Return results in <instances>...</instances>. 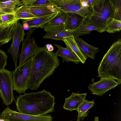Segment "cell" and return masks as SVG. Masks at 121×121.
I'll return each mask as SVG.
<instances>
[{"label": "cell", "mask_w": 121, "mask_h": 121, "mask_svg": "<svg viewBox=\"0 0 121 121\" xmlns=\"http://www.w3.org/2000/svg\"><path fill=\"white\" fill-rule=\"evenodd\" d=\"M14 14L15 19L18 20L29 19L39 17L29 13L18 11L16 10L15 11Z\"/></svg>", "instance_id": "d4e9b609"}, {"label": "cell", "mask_w": 121, "mask_h": 121, "mask_svg": "<svg viewBox=\"0 0 121 121\" xmlns=\"http://www.w3.org/2000/svg\"><path fill=\"white\" fill-rule=\"evenodd\" d=\"M80 3L81 5L84 7L86 8H92L89 5L87 0H80Z\"/></svg>", "instance_id": "f546056e"}, {"label": "cell", "mask_w": 121, "mask_h": 121, "mask_svg": "<svg viewBox=\"0 0 121 121\" xmlns=\"http://www.w3.org/2000/svg\"><path fill=\"white\" fill-rule=\"evenodd\" d=\"M55 97L43 89L36 92L25 93L17 97L15 101L17 109L20 113L42 116L54 112Z\"/></svg>", "instance_id": "6da1fadb"}, {"label": "cell", "mask_w": 121, "mask_h": 121, "mask_svg": "<svg viewBox=\"0 0 121 121\" xmlns=\"http://www.w3.org/2000/svg\"><path fill=\"white\" fill-rule=\"evenodd\" d=\"M19 20H16L9 24H4L0 20V46L7 43L12 39L14 30Z\"/></svg>", "instance_id": "5bb4252c"}, {"label": "cell", "mask_w": 121, "mask_h": 121, "mask_svg": "<svg viewBox=\"0 0 121 121\" xmlns=\"http://www.w3.org/2000/svg\"><path fill=\"white\" fill-rule=\"evenodd\" d=\"M32 57V69L28 87L30 90H36L46 78L52 74L60 62L55 53L49 51L45 46L40 48Z\"/></svg>", "instance_id": "7a4b0ae2"}, {"label": "cell", "mask_w": 121, "mask_h": 121, "mask_svg": "<svg viewBox=\"0 0 121 121\" xmlns=\"http://www.w3.org/2000/svg\"><path fill=\"white\" fill-rule=\"evenodd\" d=\"M75 41L80 51L87 58L94 59L96 53L99 51V48L95 47L86 43L79 36L74 37Z\"/></svg>", "instance_id": "9a60e30c"}, {"label": "cell", "mask_w": 121, "mask_h": 121, "mask_svg": "<svg viewBox=\"0 0 121 121\" xmlns=\"http://www.w3.org/2000/svg\"><path fill=\"white\" fill-rule=\"evenodd\" d=\"M5 121H10L9 120H4Z\"/></svg>", "instance_id": "d590c367"}, {"label": "cell", "mask_w": 121, "mask_h": 121, "mask_svg": "<svg viewBox=\"0 0 121 121\" xmlns=\"http://www.w3.org/2000/svg\"><path fill=\"white\" fill-rule=\"evenodd\" d=\"M7 58L6 52L0 49V70L4 69L7 65Z\"/></svg>", "instance_id": "f1b7e54d"}, {"label": "cell", "mask_w": 121, "mask_h": 121, "mask_svg": "<svg viewBox=\"0 0 121 121\" xmlns=\"http://www.w3.org/2000/svg\"><path fill=\"white\" fill-rule=\"evenodd\" d=\"M92 9L91 16L86 20L91 25L99 28L98 32L105 31L115 19V11L113 0H98Z\"/></svg>", "instance_id": "277c9868"}, {"label": "cell", "mask_w": 121, "mask_h": 121, "mask_svg": "<svg viewBox=\"0 0 121 121\" xmlns=\"http://www.w3.org/2000/svg\"><path fill=\"white\" fill-rule=\"evenodd\" d=\"M0 121H5V120L3 119L0 118Z\"/></svg>", "instance_id": "836d02e7"}, {"label": "cell", "mask_w": 121, "mask_h": 121, "mask_svg": "<svg viewBox=\"0 0 121 121\" xmlns=\"http://www.w3.org/2000/svg\"><path fill=\"white\" fill-rule=\"evenodd\" d=\"M48 50L50 52H52L54 50V48L52 45L50 44H47L45 46Z\"/></svg>", "instance_id": "1f68e13d"}, {"label": "cell", "mask_w": 121, "mask_h": 121, "mask_svg": "<svg viewBox=\"0 0 121 121\" xmlns=\"http://www.w3.org/2000/svg\"><path fill=\"white\" fill-rule=\"evenodd\" d=\"M119 85L113 78L104 77L97 82L90 84L88 86L93 94L102 96L108 91L113 89Z\"/></svg>", "instance_id": "8fae6325"}, {"label": "cell", "mask_w": 121, "mask_h": 121, "mask_svg": "<svg viewBox=\"0 0 121 121\" xmlns=\"http://www.w3.org/2000/svg\"><path fill=\"white\" fill-rule=\"evenodd\" d=\"M121 30V21L114 19L108 26L106 30L109 33L120 31Z\"/></svg>", "instance_id": "cb8c5ba5"}, {"label": "cell", "mask_w": 121, "mask_h": 121, "mask_svg": "<svg viewBox=\"0 0 121 121\" xmlns=\"http://www.w3.org/2000/svg\"><path fill=\"white\" fill-rule=\"evenodd\" d=\"M4 0H0V2H2L4 1Z\"/></svg>", "instance_id": "e575fe53"}, {"label": "cell", "mask_w": 121, "mask_h": 121, "mask_svg": "<svg viewBox=\"0 0 121 121\" xmlns=\"http://www.w3.org/2000/svg\"><path fill=\"white\" fill-rule=\"evenodd\" d=\"M32 57L13 71L14 90L20 94L25 93L29 89L28 84L32 72Z\"/></svg>", "instance_id": "5b68a950"}, {"label": "cell", "mask_w": 121, "mask_h": 121, "mask_svg": "<svg viewBox=\"0 0 121 121\" xmlns=\"http://www.w3.org/2000/svg\"><path fill=\"white\" fill-rule=\"evenodd\" d=\"M67 18L64 26L66 30L74 31L83 23L85 18L82 16L70 12H65Z\"/></svg>", "instance_id": "2e32d148"}, {"label": "cell", "mask_w": 121, "mask_h": 121, "mask_svg": "<svg viewBox=\"0 0 121 121\" xmlns=\"http://www.w3.org/2000/svg\"><path fill=\"white\" fill-rule=\"evenodd\" d=\"M98 75L101 78L110 77L121 83V39L113 43L104 56L98 68Z\"/></svg>", "instance_id": "3957f363"}, {"label": "cell", "mask_w": 121, "mask_h": 121, "mask_svg": "<svg viewBox=\"0 0 121 121\" xmlns=\"http://www.w3.org/2000/svg\"><path fill=\"white\" fill-rule=\"evenodd\" d=\"M99 28L92 25L85 19L82 24L75 30L78 31H90L95 30L97 31Z\"/></svg>", "instance_id": "4316f807"}, {"label": "cell", "mask_w": 121, "mask_h": 121, "mask_svg": "<svg viewBox=\"0 0 121 121\" xmlns=\"http://www.w3.org/2000/svg\"><path fill=\"white\" fill-rule=\"evenodd\" d=\"M1 14V13L0 12V14Z\"/></svg>", "instance_id": "74e56055"}, {"label": "cell", "mask_w": 121, "mask_h": 121, "mask_svg": "<svg viewBox=\"0 0 121 121\" xmlns=\"http://www.w3.org/2000/svg\"><path fill=\"white\" fill-rule=\"evenodd\" d=\"M115 11V19L121 21V0H113Z\"/></svg>", "instance_id": "83f0119b"}, {"label": "cell", "mask_w": 121, "mask_h": 121, "mask_svg": "<svg viewBox=\"0 0 121 121\" xmlns=\"http://www.w3.org/2000/svg\"><path fill=\"white\" fill-rule=\"evenodd\" d=\"M25 35L24 26L18 21L13 31L12 43L10 47L7 50V52L12 57L15 68L18 67L17 62L18 58L19 57V46L21 42L24 39Z\"/></svg>", "instance_id": "30bf717a"}, {"label": "cell", "mask_w": 121, "mask_h": 121, "mask_svg": "<svg viewBox=\"0 0 121 121\" xmlns=\"http://www.w3.org/2000/svg\"><path fill=\"white\" fill-rule=\"evenodd\" d=\"M13 71L4 69L0 70V92L3 104L8 106L16 101L13 94Z\"/></svg>", "instance_id": "8992f818"}, {"label": "cell", "mask_w": 121, "mask_h": 121, "mask_svg": "<svg viewBox=\"0 0 121 121\" xmlns=\"http://www.w3.org/2000/svg\"><path fill=\"white\" fill-rule=\"evenodd\" d=\"M52 5L65 12L75 13L89 18L92 13V8H86L81 5L80 0H50Z\"/></svg>", "instance_id": "52a82bcc"}, {"label": "cell", "mask_w": 121, "mask_h": 121, "mask_svg": "<svg viewBox=\"0 0 121 121\" xmlns=\"http://www.w3.org/2000/svg\"><path fill=\"white\" fill-rule=\"evenodd\" d=\"M65 43L66 47L69 48L78 58L80 62L84 64L87 58L82 53L75 41L74 36L71 35L64 37L62 39Z\"/></svg>", "instance_id": "d6986e66"}, {"label": "cell", "mask_w": 121, "mask_h": 121, "mask_svg": "<svg viewBox=\"0 0 121 121\" xmlns=\"http://www.w3.org/2000/svg\"><path fill=\"white\" fill-rule=\"evenodd\" d=\"M36 28L30 30L26 33V36L22 41L21 53L19 56V65H20L32 57L40 48L36 43L33 37L31 36Z\"/></svg>", "instance_id": "9c48e42d"}, {"label": "cell", "mask_w": 121, "mask_h": 121, "mask_svg": "<svg viewBox=\"0 0 121 121\" xmlns=\"http://www.w3.org/2000/svg\"><path fill=\"white\" fill-rule=\"evenodd\" d=\"M21 3L19 0H4L0 2V12L1 14L14 13Z\"/></svg>", "instance_id": "ffe728a7"}, {"label": "cell", "mask_w": 121, "mask_h": 121, "mask_svg": "<svg viewBox=\"0 0 121 121\" xmlns=\"http://www.w3.org/2000/svg\"><path fill=\"white\" fill-rule=\"evenodd\" d=\"M0 97H1V95L0 93Z\"/></svg>", "instance_id": "8d00e7d4"}, {"label": "cell", "mask_w": 121, "mask_h": 121, "mask_svg": "<svg viewBox=\"0 0 121 121\" xmlns=\"http://www.w3.org/2000/svg\"><path fill=\"white\" fill-rule=\"evenodd\" d=\"M94 121H99V117H95V119Z\"/></svg>", "instance_id": "d6a6232c"}, {"label": "cell", "mask_w": 121, "mask_h": 121, "mask_svg": "<svg viewBox=\"0 0 121 121\" xmlns=\"http://www.w3.org/2000/svg\"><path fill=\"white\" fill-rule=\"evenodd\" d=\"M40 17L49 15L58 11V9L52 5L31 6L22 5L16 9Z\"/></svg>", "instance_id": "7c38bea8"}, {"label": "cell", "mask_w": 121, "mask_h": 121, "mask_svg": "<svg viewBox=\"0 0 121 121\" xmlns=\"http://www.w3.org/2000/svg\"><path fill=\"white\" fill-rule=\"evenodd\" d=\"M94 104V100L89 101L85 99L76 110L78 113L77 121H82L87 117L88 115L89 110L93 107Z\"/></svg>", "instance_id": "44dd1931"}, {"label": "cell", "mask_w": 121, "mask_h": 121, "mask_svg": "<svg viewBox=\"0 0 121 121\" xmlns=\"http://www.w3.org/2000/svg\"><path fill=\"white\" fill-rule=\"evenodd\" d=\"M58 9L56 15L47 24L51 25L64 24L67 19L66 13L62 10Z\"/></svg>", "instance_id": "7402d4cb"}, {"label": "cell", "mask_w": 121, "mask_h": 121, "mask_svg": "<svg viewBox=\"0 0 121 121\" xmlns=\"http://www.w3.org/2000/svg\"><path fill=\"white\" fill-rule=\"evenodd\" d=\"M98 0H87V1L90 7L92 8Z\"/></svg>", "instance_id": "4dcf8cb0"}, {"label": "cell", "mask_w": 121, "mask_h": 121, "mask_svg": "<svg viewBox=\"0 0 121 121\" xmlns=\"http://www.w3.org/2000/svg\"><path fill=\"white\" fill-rule=\"evenodd\" d=\"M54 44L58 48L55 54L62 58L63 62H71L78 64L80 62L78 57L68 48L63 47L54 43Z\"/></svg>", "instance_id": "ac0fdd59"}, {"label": "cell", "mask_w": 121, "mask_h": 121, "mask_svg": "<svg viewBox=\"0 0 121 121\" xmlns=\"http://www.w3.org/2000/svg\"><path fill=\"white\" fill-rule=\"evenodd\" d=\"M16 20L14 13L1 14L0 15V20L5 24H9L14 22Z\"/></svg>", "instance_id": "484cf974"}, {"label": "cell", "mask_w": 121, "mask_h": 121, "mask_svg": "<svg viewBox=\"0 0 121 121\" xmlns=\"http://www.w3.org/2000/svg\"><path fill=\"white\" fill-rule=\"evenodd\" d=\"M43 28L46 34L43 39H48L55 40H62L65 37L73 35L74 37L89 34L90 31H72L66 30L64 24L51 25L46 24L43 26Z\"/></svg>", "instance_id": "ba28073f"}, {"label": "cell", "mask_w": 121, "mask_h": 121, "mask_svg": "<svg viewBox=\"0 0 121 121\" xmlns=\"http://www.w3.org/2000/svg\"><path fill=\"white\" fill-rule=\"evenodd\" d=\"M87 95L86 93H72L70 96L65 98L63 108L68 111L76 110L84 101Z\"/></svg>", "instance_id": "4fadbf2b"}, {"label": "cell", "mask_w": 121, "mask_h": 121, "mask_svg": "<svg viewBox=\"0 0 121 121\" xmlns=\"http://www.w3.org/2000/svg\"><path fill=\"white\" fill-rule=\"evenodd\" d=\"M21 2L19 6L22 5L31 6L52 5L50 0H21Z\"/></svg>", "instance_id": "603a6c76"}, {"label": "cell", "mask_w": 121, "mask_h": 121, "mask_svg": "<svg viewBox=\"0 0 121 121\" xmlns=\"http://www.w3.org/2000/svg\"><path fill=\"white\" fill-rule=\"evenodd\" d=\"M58 11L49 15L24 20L22 21V23L26 24L30 30L33 28L36 29L38 28H41L43 26L47 24L55 17Z\"/></svg>", "instance_id": "e0dca14e"}]
</instances>
